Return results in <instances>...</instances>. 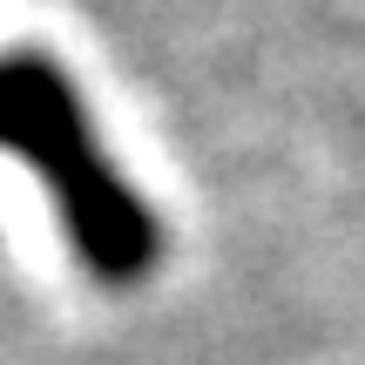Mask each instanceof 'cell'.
<instances>
[{"mask_svg":"<svg viewBox=\"0 0 365 365\" xmlns=\"http://www.w3.org/2000/svg\"><path fill=\"white\" fill-rule=\"evenodd\" d=\"M0 149L48 182L61 210V237L102 284H135L163 257V223L135 196V182L108 163L88 108L61 61L41 48L0 54Z\"/></svg>","mask_w":365,"mask_h":365,"instance_id":"obj_1","label":"cell"}]
</instances>
